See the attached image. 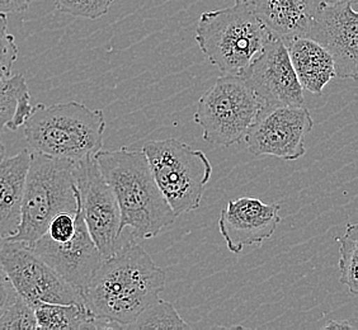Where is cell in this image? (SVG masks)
<instances>
[{"label": "cell", "instance_id": "8992f818", "mask_svg": "<svg viewBox=\"0 0 358 330\" xmlns=\"http://www.w3.org/2000/svg\"><path fill=\"white\" fill-rule=\"evenodd\" d=\"M143 152L157 185L177 217L200 208L213 174V165L205 152L177 138L148 141Z\"/></svg>", "mask_w": 358, "mask_h": 330}, {"label": "cell", "instance_id": "30bf717a", "mask_svg": "<svg viewBox=\"0 0 358 330\" xmlns=\"http://www.w3.org/2000/svg\"><path fill=\"white\" fill-rule=\"evenodd\" d=\"M314 127L309 110L303 107L263 108L244 136L255 157L297 160L306 154L305 138Z\"/></svg>", "mask_w": 358, "mask_h": 330}, {"label": "cell", "instance_id": "52a82bcc", "mask_svg": "<svg viewBox=\"0 0 358 330\" xmlns=\"http://www.w3.org/2000/svg\"><path fill=\"white\" fill-rule=\"evenodd\" d=\"M263 108L241 76H222L201 96L193 121L201 126L208 144L229 148L244 140Z\"/></svg>", "mask_w": 358, "mask_h": 330}, {"label": "cell", "instance_id": "7a4b0ae2", "mask_svg": "<svg viewBox=\"0 0 358 330\" xmlns=\"http://www.w3.org/2000/svg\"><path fill=\"white\" fill-rule=\"evenodd\" d=\"M96 160L121 211V227L136 241L152 239L177 220L160 191L144 152L101 150Z\"/></svg>", "mask_w": 358, "mask_h": 330}, {"label": "cell", "instance_id": "2e32d148", "mask_svg": "<svg viewBox=\"0 0 358 330\" xmlns=\"http://www.w3.org/2000/svg\"><path fill=\"white\" fill-rule=\"evenodd\" d=\"M31 152L24 149L0 162V243L13 236L21 224L22 197Z\"/></svg>", "mask_w": 358, "mask_h": 330}, {"label": "cell", "instance_id": "ac0fdd59", "mask_svg": "<svg viewBox=\"0 0 358 330\" xmlns=\"http://www.w3.org/2000/svg\"><path fill=\"white\" fill-rule=\"evenodd\" d=\"M32 306L38 329H117L113 324L94 317L83 303H36Z\"/></svg>", "mask_w": 358, "mask_h": 330}, {"label": "cell", "instance_id": "277c9868", "mask_svg": "<svg viewBox=\"0 0 358 330\" xmlns=\"http://www.w3.org/2000/svg\"><path fill=\"white\" fill-rule=\"evenodd\" d=\"M272 34L255 15L250 0L201 14L194 40L224 76H241L261 54Z\"/></svg>", "mask_w": 358, "mask_h": 330}, {"label": "cell", "instance_id": "7c38bea8", "mask_svg": "<svg viewBox=\"0 0 358 330\" xmlns=\"http://www.w3.org/2000/svg\"><path fill=\"white\" fill-rule=\"evenodd\" d=\"M36 254L48 263L57 275L83 295L90 278L103 261V255L92 239L79 206L76 210V227L74 235L64 241H51L46 235L32 243ZM83 297V296H82Z\"/></svg>", "mask_w": 358, "mask_h": 330}, {"label": "cell", "instance_id": "f1b7e54d", "mask_svg": "<svg viewBox=\"0 0 358 330\" xmlns=\"http://www.w3.org/2000/svg\"><path fill=\"white\" fill-rule=\"evenodd\" d=\"M6 158V146L1 141V130H0V162Z\"/></svg>", "mask_w": 358, "mask_h": 330}, {"label": "cell", "instance_id": "ffe728a7", "mask_svg": "<svg viewBox=\"0 0 358 330\" xmlns=\"http://www.w3.org/2000/svg\"><path fill=\"white\" fill-rule=\"evenodd\" d=\"M127 329H189V325L180 317L172 303L159 297L138 314Z\"/></svg>", "mask_w": 358, "mask_h": 330}, {"label": "cell", "instance_id": "e0dca14e", "mask_svg": "<svg viewBox=\"0 0 358 330\" xmlns=\"http://www.w3.org/2000/svg\"><path fill=\"white\" fill-rule=\"evenodd\" d=\"M282 42L303 89L322 94L325 85L336 78L331 54L309 37H294Z\"/></svg>", "mask_w": 358, "mask_h": 330}, {"label": "cell", "instance_id": "ba28073f", "mask_svg": "<svg viewBox=\"0 0 358 330\" xmlns=\"http://www.w3.org/2000/svg\"><path fill=\"white\" fill-rule=\"evenodd\" d=\"M74 179L80 211L92 239L104 258L115 254L127 238L124 239L121 227L117 200L104 180L96 157L76 162Z\"/></svg>", "mask_w": 358, "mask_h": 330}, {"label": "cell", "instance_id": "4316f807", "mask_svg": "<svg viewBox=\"0 0 358 330\" xmlns=\"http://www.w3.org/2000/svg\"><path fill=\"white\" fill-rule=\"evenodd\" d=\"M32 0H0V13H21L27 10Z\"/></svg>", "mask_w": 358, "mask_h": 330}, {"label": "cell", "instance_id": "9c48e42d", "mask_svg": "<svg viewBox=\"0 0 358 330\" xmlns=\"http://www.w3.org/2000/svg\"><path fill=\"white\" fill-rule=\"evenodd\" d=\"M0 263L18 295L28 303H83V297L21 241L0 243Z\"/></svg>", "mask_w": 358, "mask_h": 330}, {"label": "cell", "instance_id": "83f0119b", "mask_svg": "<svg viewBox=\"0 0 358 330\" xmlns=\"http://www.w3.org/2000/svg\"><path fill=\"white\" fill-rule=\"evenodd\" d=\"M324 329L355 330L356 329V328H355V327H352L351 324L348 323V322H345V320H342V322H337V320H331L329 323L327 324V325L324 327Z\"/></svg>", "mask_w": 358, "mask_h": 330}, {"label": "cell", "instance_id": "3957f363", "mask_svg": "<svg viewBox=\"0 0 358 330\" xmlns=\"http://www.w3.org/2000/svg\"><path fill=\"white\" fill-rule=\"evenodd\" d=\"M23 127L32 152L48 157L80 162L103 149V110L76 101L34 106Z\"/></svg>", "mask_w": 358, "mask_h": 330}, {"label": "cell", "instance_id": "6da1fadb", "mask_svg": "<svg viewBox=\"0 0 358 330\" xmlns=\"http://www.w3.org/2000/svg\"><path fill=\"white\" fill-rule=\"evenodd\" d=\"M166 275L130 234L115 254L103 258L83 292L94 317L127 329L138 314L157 301Z\"/></svg>", "mask_w": 358, "mask_h": 330}, {"label": "cell", "instance_id": "5b68a950", "mask_svg": "<svg viewBox=\"0 0 358 330\" xmlns=\"http://www.w3.org/2000/svg\"><path fill=\"white\" fill-rule=\"evenodd\" d=\"M76 162L31 152L22 197L21 224L8 241L31 245L45 234L50 221L60 213H76L78 188Z\"/></svg>", "mask_w": 358, "mask_h": 330}, {"label": "cell", "instance_id": "44dd1931", "mask_svg": "<svg viewBox=\"0 0 358 330\" xmlns=\"http://www.w3.org/2000/svg\"><path fill=\"white\" fill-rule=\"evenodd\" d=\"M339 261L341 283L345 285L352 295L358 294L357 261H358V225L347 224L345 234L339 239Z\"/></svg>", "mask_w": 358, "mask_h": 330}, {"label": "cell", "instance_id": "d4e9b609", "mask_svg": "<svg viewBox=\"0 0 358 330\" xmlns=\"http://www.w3.org/2000/svg\"><path fill=\"white\" fill-rule=\"evenodd\" d=\"M78 210V208H76ZM76 213H60L50 221L45 234L51 241H64L70 239L76 233Z\"/></svg>", "mask_w": 358, "mask_h": 330}, {"label": "cell", "instance_id": "f546056e", "mask_svg": "<svg viewBox=\"0 0 358 330\" xmlns=\"http://www.w3.org/2000/svg\"><path fill=\"white\" fill-rule=\"evenodd\" d=\"M325 4H333V3H341V1H347V0H322Z\"/></svg>", "mask_w": 358, "mask_h": 330}, {"label": "cell", "instance_id": "9a60e30c", "mask_svg": "<svg viewBox=\"0 0 358 330\" xmlns=\"http://www.w3.org/2000/svg\"><path fill=\"white\" fill-rule=\"evenodd\" d=\"M255 15L282 41L309 37L322 0H250Z\"/></svg>", "mask_w": 358, "mask_h": 330}, {"label": "cell", "instance_id": "5bb4252c", "mask_svg": "<svg viewBox=\"0 0 358 330\" xmlns=\"http://www.w3.org/2000/svg\"><path fill=\"white\" fill-rule=\"evenodd\" d=\"M278 203H264L255 197L227 201L219 219V230L231 253L239 254L245 247L261 245L275 234L280 224Z\"/></svg>", "mask_w": 358, "mask_h": 330}, {"label": "cell", "instance_id": "7402d4cb", "mask_svg": "<svg viewBox=\"0 0 358 330\" xmlns=\"http://www.w3.org/2000/svg\"><path fill=\"white\" fill-rule=\"evenodd\" d=\"M38 329L35 309L21 296L0 317V330Z\"/></svg>", "mask_w": 358, "mask_h": 330}, {"label": "cell", "instance_id": "8fae6325", "mask_svg": "<svg viewBox=\"0 0 358 330\" xmlns=\"http://www.w3.org/2000/svg\"><path fill=\"white\" fill-rule=\"evenodd\" d=\"M264 108L303 107V87L297 80L282 40L271 36L261 54L241 74Z\"/></svg>", "mask_w": 358, "mask_h": 330}, {"label": "cell", "instance_id": "cb8c5ba5", "mask_svg": "<svg viewBox=\"0 0 358 330\" xmlns=\"http://www.w3.org/2000/svg\"><path fill=\"white\" fill-rule=\"evenodd\" d=\"M18 57V46L12 34L8 32L7 14L0 13V74L13 73Z\"/></svg>", "mask_w": 358, "mask_h": 330}, {"label": "cell", "instance_id": "d6986e66", "mask_svg": "<svg viewBox=\"0 0 358 330\" xmlns=\"http://www.w3.org/2000/svg\"><path fill=\"white\" fill-rule=\"evenodd\" d=\"M34 110L26 78L21 73L0 74V130L17 131Z\"/></svg>", "mask_w": 358, "mask_h": 330}, {"label": "cell", "instance_id": "603a6c76", "mask_svg": "<svg viewBox=\"0 0 358 330\" xmlns=\"http://www.w3.org/2000/svg\"><path fill=\"white\" fill-rule=\"evenodd\" d=\"M115 0H55V7L60 13L73 17L99 20L108 13Z\"/></svg>", "mask_w": 358, "mask_h": 330}, {"label": "cell", "instance_id": "484cf974", "mask_svg": "<svg viewBox=\"0 0 358 330\" xmlns=\"http://www.w3.org/2000/svg\"><path fill=\"white\" fill-rule=\"evenodd\" d=\"M18 296L20 295L10 282L6 269L3 268L0 263V317L17 300Z\"/></svg>", "mask_w": 358, "mask_h": 330}, {"label": "cell", "instance_id": "4fadbf2b", "mask_svg": "<svg viewBox=\"0 0 358 330\" xmlns=\"http://www.w3.org/2000/svg\"><path fill=\"white\" fill-rule=\"evenodd\" d=\"M358 0L325 4L317 10L309 38L323 46L334 62L336 78L358 76Z\"/></svg>", "mask_w": 358, "mask_h": 330}]
</instances>
